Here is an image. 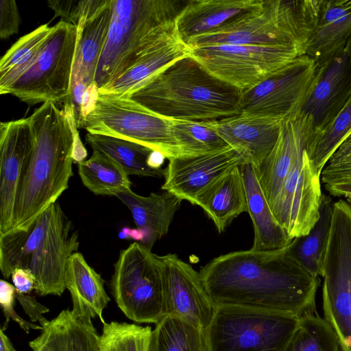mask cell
<instances>
[{
	"instance_id": "f1b7e54d",
	"label": "cell",
	"mask_w": 351,
	"mask_h": 351,
	"mask_svg": "<svg viewBox=\"0 0 351 351\" xmlns=\"http://www.w3.org/2000/svg\"><path fill=\"white\" fill-rule=\"evenodd\" d=\"M332 205L331 197L322 194L317 221L308 234L294 238L286 247L288 254L314 277L322 276V260L330 234Z\"/></svg>"
},
{
	"instance_id": "836d02e7",
	"label": "cell",
	"mask_w": 351,
	"mask_h": 351,
	"mask_svg": "<svg viewBox=\"0 0 351 351\" xmlns=\"http://www.w3.org/2000/svg\"><path fill=\"white\" fill-rule=\"evenodd\" d=\"M282 351H341L338 338L317 313L300 317L298 326Z\"/></svg>"
},
{
	"instance_id": "b9f144b4",
	"label": "cell",
	"mask_w": 351,
	"mask_h": 351,
	"mask_svg": "<svg viewBox=\"0 0 351 351\" xmlns=\"http://www.w3.org/2000/svg\"><path fill=\"white\" fill-rule=\"evenodd\" d=\"M15 297L32 322H38L42 327L49 322L43 314L49 312V309L37 302L35 297L29 294L21 293L16 291Z\"/></svg>"
},
{
	"instance_id": "ac0fdd59",
	"label": "cell",
	"mask_w": 351,
	"mask_h": 351,
	"mask_svg": "<svg viewBox=\"0 0 351 351\" xmlns=\"http://www.w3.org/2000/svg\"><path fill=\"white\" fill-rule=\"evenodd\" d=\"M283 119L252 114L206 121L243 159L258 169L273 149Z\"/></svg>"
},
{
	"instance_id": "f6af8a7d",
	"label": "cell",
	"mask_w": 351,
	"mask_h": 351,
	"mask_svg": "<svg viewBox=\"0 0 351 351\" xmlns=\"http://www.w3.org/2000/svg\"><path fill=\"white\" fill-rule=\"evenodd\" d=\"M119 237L121 239H131L139 241L141 243L144 239V234L138 228L132 229L129 227L123 228L119 232Z\"/></svg>"
},
{
	"instance_id": "74e56055",
	"label": "cell",
	"mask_w": 351,
	"mask_h": 351,
	"mask_svg": "<svg viewBox=\"0 0 351 351\" xmlns=\"http://www.w3.org/2000/svg\"><path fill=\"white\" fill-rule=\"evenodd\" d=\"M326 184L351 181V135L333 153L321 174Z\"/></svg>"
},
{
	"instance_id": "f35d334b",
	"label": "cell",
	"mask_w": 351,
	"mask_h": 351,
	"mask_svg": "<svg viewBox=\"0 0 351 351\" xmlns=\"http://www.w3.org/2000/svg\"><path fill=\"white\" fill-rule=\"evenodd\" d=\"M106 0H49L48 6L54 11L55 17L77 26L88 14L99 8Z\"/></svg>"
},
{
	"instance_id": "7bdbcfd3",
	"label": "cell",
	"mask_w": 351,
	"mask_h": 351,
	"mask_svg": "<svg viewBox=\"0 0 351 351\" xmlns=\"http://www.w3.org/2000/svg\"><path fill=\"white\" fill-rule=\"evenodd\" d=\"M11 277L16 291L23 294H29L33 289H35L36 279L29 269H16Z\"/></svg>"
},
{
	"instance_id": "e575fe53",
	"label": "cell",
	"mask_w": 351,
	"mask_h": 351,
	"mask_svg": "<svg viewBox=\"0 0 351 351\" xmlns=\"http://www.w3.org/2000/svg\"><path fill=\"white\" fill-rule=\"evenodd\" d=\"M171 128L184 157L207 154L229 147L206 121L171 120Z\"/></svg>"
},
{
	"instance_id": "7dc6e473",
	"label": "cell",
	"mask_w": 351,
	"mask_h": 351,
	"mask_svg": "<svg viewBox=\"0 0 351 351\" xmlns=\"http://www.w3.org/2000/svg\"><path fill=\"white\" fill-rule=\"evenodd\" d=\"M344 49L348 54V56L349 58V60H350V62L351 64V36H350L349 39L348 40Z\"/></svg>"
},
{
	"instance_id": "9c48e42d",
	"label": "cell",
	"mask_w": 351,
	"mask_h": 351,
	"mask_svg": "<svg viewBox=\"0 0 351 351\" xmlns=\"http://www.w3.org/2000/svg\"><path fill=\"white\" fill-rule=\"evenodd\" d=\"M324 319L341 351H351V206L333 203L330 234L322 260Z\"/></svg>"
},
{
	"instance_id": "4dcf8cb0",
	"label": "cell",
	"mask_w": 351,
	"mask_h": 351,
	"mask_svg": "<svg viewBox=\"0 0 351 351\" xmlns=\"http://www.w3.org/2000/svg\"><path fill=\"white\" fill-rule=\"evenodd\" d=\"M52 27L43 24L21 36L0 60V94L9 88L31 67L38 56Z\"/></svg>"
},
{
	"instance_id": "8d00e7d4",
	"label": "cell",
	"mask_w": 351,
	"mask_h": 351,
	"mask_svg": "<svg viewBox=\"0 0 351 351\" xmlns=\"http://www.w3.org/2000/svg\"><path fill=\"white\" fill-rule=\"evenodd\" d=\"M150 326L111 322L103 324L99 351H147Z\"/></svg>"
},
{
	"instance_id": "7c38bea8",
	"label": "cell",
	"mask_w": 351,
	"mask_h": 351,
	"mask_svg": "<svg viewBox=\"0 0 351 351\" xmlns=\"http://www.w3.org/2000/svg\"><path fill=\"white\" fill-rule=\"evenodd\" d=\"M304 54L300 49L284 46L218 45L191 49V55L209 73L241 91Z\"/></svg>"
},
{
	"instance_id": "6da1fadb",
	"label": "cell",
	"mask_w": 351,
	"mask_h": 351,
	"mask_svg": "<svg viewBox=\"0 0 351 351\" xmlns=\"http://www.w3.org/2000/svg\"><path fill=\"white\" fill-rule=\"evenodd\" d=\"M199 274L216 306H237L292 314L316 313L320 285L287 253L274 250L232 252L203 266Z\"/></svg>"
},
{
	"instance_id": "2e32d148",
	"label": "cell",
	"mask_w": 351,
	"mask_h": 351,
	"mask_svg": "<svg viewBox=\"0 0 351 351\" xmlns=\"http://www.w3.org/2000/svg\"><path fill=\"white\" fill-rule=\"evenodd\" d=\"M351 95V64L345 49L317 65L315 80L300 112L308 116L316 132L328 127Z\"/></svg>"
},
{
	"instance_id": "7a4b0ae2",
	"label": "cell",
	"mask_w": 351,
	"mask_h": 351,
	"mask_svg": "<svg viewBox=\"0 0 351 351\" xmlns=\"http://www.w3.org/2000/svg\"><path fill=\"white\" fill-rule=\"evenodd\" d=\"M241 93L190 53L125 95L167 119L210 121L239 114Z\"/></svg>"
},
{
	"instance_id": "d590c367",
	"label": "cell",
	"mask_w": 351,
	"mask_h": 351,
	"mask_svg": "<svg viewBox=\"0 0 351 351\" xmlns=\"http://www.w3.org/2000/svg\"><path fill=\"white\" fill-rule=\"evenodd\" d=\"M351 135V95L333 121L316 132L309 156L321 176L329 158L340 145Z\"/></svg>"
},
{
	"instance_id": "5b68a950",
	"label": "cell",
	"mask_w": 351,
	"mask_h": 351,
	"mask_svg": "<svg viewBox=\"0 0 351 351\" xmlns=\"http://www.w3.org/2000/svg\"><path fill=\"white\" fill-rule=\"evenodd\" d=\"M187 1L113 0L107 40L95 77L98 90L128 70L148 49L176 32Z\"/></svg>"
},
{
	"instance_id": "d6986e66",
	"label": "cell",
	"mask_w": 351,
	"mask_h": 351,
	"mask_svg": "<svg viewBox=\"0 0 351 351\" xmlns=\"http://www.w3.org/2000/svg\"><path fill=\"white\" fill-rule=\"evenodd\" d=\"M314 132L311 119L301 112L282 121L273 149L256 169L260 186L270 208L281 191L298 146Z\"/></svg>"
},
{
	"instance_id": "5bb4252c",
	"label": "cell",
	"mask_w": 351,
	"mask_h": 351,
	"mask_svg": "<svg viewBox=\"0 0 351 351\" xmlns=\"http://www.w3.org/2000/svg\"><path fill=\"white\" fill-rule=\"evenodd\" d=\"M164 283L165 316L181 318L204 330L211 322L216 304L199 272L176 254L158 256Z\"/></svg>"
},
{
	"instance_id": "603a6c76",
	"label": "cell",
	"mask_w": 351,
	"mask_h": 351,
	"mask_svg": "<svg viewBox=\"0 0 351 351\" xmlns=\"http://www.w3.org/2000/svg\"><path fill=\"white\" fill-rule=\"evenodd\" d=\"M350 36L351 0H319L305 54L320 64L343 49Z\"/></svg>"
},
{
	"instance_id": "44dd1931",
	"label": "cell",
	"mask_w": 351,
	"mask_h": 351,
	"mask_svg": "<svg viewBox=\"0 0 351 351\" xmlns=\"http://www.w3.org/2000/svg\"><path fill=\"white\" fill-rule=\"evenodd\" d=\"M114 196L130 209L137 228L144 234L141 243L149 250L167 234L182 202L176 195L165 191L141 196L130 189L117 192Z\"/></svg>"
},
{
	"instance_id": "bcb514c9",
	"label": "cell",
	"mask_w": 351,
	"mask_h": 351,
	"mask_svg": "<svg viewBox=\"0 0 351 351\" xmlns=\"http://www.w3.org/2000/svg\"><path fill=\"white\" fill-rule=\"evenodd\" d=\"M0 351H16L2 329L0 330Z\"/></svg>"
},
{
	"instance_id": "ffe728a7",
	"label": "cell",
	"mask_w": 351,
	"mask_h": 351,
	"mask_svg": "<svg viewBox=\"0 0 351 351\" xmlns=\"http://www.w3.org/2000/svg\"><path fill=\"white\" fill-rule=\"evenodd\" d=\"M264 0H189L176 19V30L186 43L216 30L259 7Z\"/></svg>"
},
{
	"instance_id": "d6a6232c",
	"label": "cell",
	"mask_w": 351,
	"mask_h": 351,
	"mask_svg": "<svg viewBox=\"0 0 351 351\" xmlns=\"http://www.w3.org/2000/svg\"><path fill=\"white\" fill-rule=\"evenodd\" d=\"M91 156L77 164L83 184L95 195H114L130 189L129 176L112 160L100 152L93 150Z\"/></svg>"
},
{
	"instance_id": "d4e9b609",
	"label": "cell",
	"mask_w": 351,
	"mask_h": 351,
	"mask_svg": "<svg viewBox=\"0 0 351 351\" xmlns=\"http://www.w3.org/2000/svg\"><path fill=\"white\" fill-rule=\"evenodd\" d=\"M65 286L71 295L74 315L86 320L99 317L106 323L102 313L110 299L104 289V281L80 252L69 258L65 273Z\"/></svg>"
},
{
	"instance_id": "cb8c5ba5",
	"label": "cell",
	"mask_w": 351,
	"mask_h": 351,
	"mask_svg": "<svg viewBox=\"0 0 351 351\" xmlns=\"http://www.w3.org/2000/svg\"><path fill=\"white\" fill-rule=\"evenodd\" d=\"M239 167L213 180L195 200V204L204 210L219 233L234 219L247 212L246 193Z\"/></svg>"
},
{
	"instance_id": "484cf974",
	"label": "cell",
	"mask_w": 351,
	"mask_h": 351,
	"mask_svg": "<svg viewBox=\"0 0 351 351\" xmlns=\"http://www.w3.org/2000/svg\"><path fill=\"white\" fill-rule=\"evenodd\" d=\"M240 171L245 186L247 213L254 228L252 249L274 250L287 247L293 241L274 217L260 186L256 168L243 163Z\"/></svg>"
},
{
	"instance_id": "ab89813d",
	"label": "cell",
	"mask_w": 351,
	"mask_h": 351,
	"mask_svg": "<svg viewBox=\"0 0 351 351\" xmlns=\"http://www.w3.org/2000/svg\"><path fill=\"white\" fill-rule=\"evenodd\" d=\"M16 293V288L14 285L5 280H0V304L5 317V322L1 328L3 331L10 319L16 322L19 326L26 332L29 333V330H42V326L29 322L20 317L14 310V304Z\"/></svg>"
},
{
	"instance_id": "8992f818",
	"label": "cell",
	"mask_w": 351,
	"mask_h": 351,
	"mask_svg": "<svg viewBox=\"0 0 351 351\" xmlns=\"http://www.w3.org/2000/svg\"><path fill=\"white\" fill-rule=\"evenodd\" d=\"M319 0H264L254 10L213 32L192 38L190 49L218 45L295 47L306 53Z\"/></svg>"
},
{
	"instance_id": "f546056e",
	"label": "cell",
	"mask_w": 351,
	"mask_h": 351,
	"mask_svg": "<svg viewBox=\"0 0 351 351\" xmlns=\"http://www.w3.org/2000/svg\"><path fill=\"white\" fill-rule=\"evenodd\" d=\"M85 140L93 150L107 156L128 175L161 178L165 171L148 165L154 151L141 144L112 136L88 133Z\"/></svg>"
},
{
	"instance_id": "ba28073f",
	"label": "cell",
	"mask_w": 351,
	"mask_h": 351,
	"mask_svg": "<svg viewBox=\"0 0 351 351\" xmlns=\"http://www.w3.org/2000/svg\"><path fill=\"white\" fill-rule=\"evenodd\" d=\"M299 318L285 313L216 306L205 330L208 351H282Z\"/></svg>"
},
{
	"instance_id": "7402d4cb",
	"label": "cell",
	"mask_w": 351,
	"mask_h": 351,
	"mask_svg": "<svg viewBox=\"0 0 351 351\" xmlns=\"http://www.w3.org/2000/svg\"><path fill=\"white\" fill-rule=\"evenodd\" d=\"M112 2L113 0H106L99 8L84 17L77 26L71 80H82L88 87L95 86V74L111 22Z\"/></svg>"
},
{
	"instance_id": "4fadbf2b",
	"label": "cell",
	"mask_w": 351,
	"mask_h": 351,
	"mask_svg": "<svg viewBox=\"0 0 351 351\" xmlns=\"http://www.w3.org/2000/svg\"><path fill=\"white\" fill-rule=\"evenodd\" d=\"M317 64L304 54L241 91L240 114L285 119L300 112L315 80Z\"/></svg>"
},
{
	"instance_id": "8fae6325",
	"label": "cell",
	"mask_w": 351,
	"mask_h": 351,
	"mask_svg": "<svg viewBox=\"0 0 351 351\" xmlns=\"http://www.w3.org/2000/svg\"><path fill=\"white\" fill-rule=\"evenodd\" d=\"M77 28L60 20L49 34L31 67L9 88L10 94L29 104L64 103L71 88Z\"/></svg>"
},
{
	"instance_id": "83f0119b",
	"label": "cell",
	"mask_w": 351,
	"mask_h": 351,
	"mask_svg": "<svg viewBox=\"0 0 351 351\" xmlns=\"http://www.w3.org/2000/svg\"><path fill=\"white\" fill-rule=\"evenodd\" d=\"M190 53L191 49L176 32L148 49L128 70L98 91L126 95L172 62Z\"/></svg>"
},
{
	"instance_id": "ee69618b",
	"label": "cell",
	"mask_w": 351,
	"mask_h": 351,
	"mask_svg": "<svg viewBox=\"0 0 351 351\" xmlns=\"http://www.w3.org/2000/svg\"><path fill=\"white\" fill-rule=\"evenodd\" d=\"M326 190L335 197H343L351 206V181L324 184Z\"/></svg>"
},
{
	"instance_id": "277c9868",
	"label": "cell",
	"mask_w": 351,
	"mask_h": 351,
	"mask_svg": "<svg viewBox=\"0 0 351 351\" xmlns=\"http://www.w3.org/2000/svg\"><path fill=\"white\" fill-rule=\"evenodd\" d=\"M79 244L77 230L56 202L27 228L0 235L1 274L8 279L16 269H29L38 295L60 296L68 261Z\"/></svg>"
},
{
	"instance_id": "4316f807",
	"label": "cell",
	"mask_w": 351,
	"mask_h": 351,
	"mask_svg": "<svg viewBox=\"0 0 351 351\" xmlns=\"http://www.w3.org/2000/svg\"><path fill=\"white\" fill-rule=\"evenodd\" d=\"M42 328L40 335L29 343L33 351H99V336L92 321L69 309Z\"/></svg>"
},
{
	"instance_id": "e0dca14e",
	"label": "cell",
	"mask_w": 351,
	"mask_h": 351,
	"mask_svg": "<svg viewBox=\"0 0 351 351\" xmlns=\"http://www.w3.org/2000/svg\"><path fill=\"white\" fill-rule=\"evenodd\" d=\"M242 164V156L230 146L207 154L175 158L164 169L161 189L195 204L197 195L213 180Z\"/></svg>"
},
{
	"instance_id": "9a60e30c",
	"label": "cell",
	"mask_w": 351,
	"mask_h": 351,
	"mask_svg": "<svg viewBox=\"0 0 351 351\" xmlns=\"http://www.w3.org/2000/svg\"><path fill=\"white\" fill-rule=\"evenodd\" d=\"M34 147L27 118L0 123V235L12 230L17 197Z\"/></svg>"
},
{
	"instance_id": "52a82bcc",
	"label": "cell",
	"mask_w": 351,
	"mask_h": 351,
	"mask_svg": "<svg viewBox=\"0 0 351 351\" xmlns=\"http://www.w3.org/2000/svg\"><path fill=\"white\" fill-rule=\"evenodd\" d=\"M80 128L128 140L171 160L184 157L171 120L154 114L125 95L99 92Z\"/></svg>"
},
{
	"instance_id": "60d3db41",
	"label": "cell",
	"mask_w": 351,
	"mask_h": 351,
	"mask_svg": "<svg viewBox=\"0 0 351 351\" xmlns=\"http://www.w3.org/2000/svg\"><path fill=\"white\" fill-rule=\"evenodd\" d=\"M21 24V17L16 1H0V38L7 39L17 34Z\"/></svg>"
},
{
	"instance_id": "30bf717a",
	"label": "cell",
	"mask_w": 351,
	"mask_h": 351,
	"mask_svg": "<svg viewBox=\"0 0 351 351\" xmlns=\"http://www.w3.org/2000/svg\"><path fill=\"white\" fill-rule=\"evenodd\" d=\"M110 289L117 306L128 319L156 324L165 316L158 255L142 243L134 242L120 251Z\"/></svg>"
},
{
	"instance_id": "3957f363",
	"label": "cell",
	"mask_w": 351,
	"mask_h": 351,
	"mask_svg": "<svg viewBox=\"0 0 351 351\" xmlns=\"http://www.w3.org/2000/svg\"><path fill=\"white\" fill-rule=\"evenodd\" d=\"M28 119L34 147L17 197L12 230L27 228L56 202L73 175L75 135L79 134L74 119L51 101L43 103Z\"/></svg>"
},
{
	"instance_id": "1f68e13d",
	"label": "cell",
	"mask_w": 351,
	"mask_h": 351,
	"mask_svg": "<svg viewBox=\"0 0 351 351\" xmlns=\"http://www.w3.org/2000/svg\"><path fill=\"white\" fill-rule=\"evenodd\" d=\"M147 351H208L204 330L166 315L152 330Z\"/></svg>"
}]
</instances>
